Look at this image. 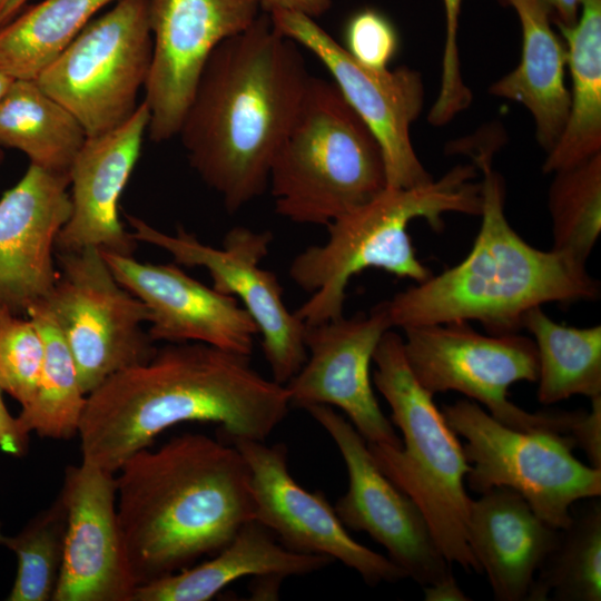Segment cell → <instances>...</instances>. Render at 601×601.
Listing matches in <instances>:
<instances>
[{"mask_svg":"<svg viewBox=\"0 0 601 601\" xmlns=\"http://www.w3.org/2000/svg\"><path fill=\"white\" fill-rule=\"evenodd\" d=\"M290 407L285 385L249 355L199 342L167 343L147 363L115 373L87 395L78 436L82 460L116 473L164 431L219 424L228 440L265 441Z\"/></svg>","mask_w":601,"mask_h":601,"instance_id":"6da1fadb","label":"cell"},{"mask_svg":"<svg viewBox=\"0 0 601 601\" xmlns=\"http://www.w3.org/2000/svg\"><path fill=\"white\" fill-rule=\"evenodd\" d=\"M309 75L267 13L209 56L178 134L190 166L233 214L268 188Z\"/></svg>","mask_w":601,"mask_h":601,"instance_id":"7a4b0ae2","label":"cell"},{"mask_svg":"<svg viewBox=\"0 0 601 601\" xmlns=\"http://www.w3.org/2000/svg\"><path fill=\"white\" fill-rule=\"evenodd\" d=\"M117 472L118 521L137 587L217 553L255 520L250 472L233 443L184 433L136 452Z\"/></svg>","mask_w":601,"mask_h":601,"instance_id":"3957f363","label":"cell"},{"mask_svg":"<svg viewBox=\"0 0 601 601\" xmlns=\"http://www.w3.org/2000/svg\"><path fill=\"white\" fill-rule=\"evenodd\" d=\"M493 156L483 150L471 157L483 175L481 225L471 250L459 264L385 300L393 327L477 322L489 334H513L534 307L599 298L600 284L587 265L539 249L513 229Z\"/></svg>","mask_w":601,"mask_h":601,"instance_id":"277c9868","label":"cell"},{"mask_svg":"<svg viewBox=\"0 0 601 601\" xmlns=\"http://www.w3.org/2000/svg\"><path fill=\"white\" fill-rule=\"evenodd\" d=\"M473 164L456 165L437 180L408 187H386L368 203L327 225L328 238L308 246L290 263L288 275L309 298L296 311L306 325L344 316L351 278L368 268L382 269L415 284L433 273L417 257L407 227L424 218L434 230L444 226L443 215L479 216L481 183Z\"/></svg>","mask_w":601,"mask_h":601,"instance_id":"5b68a950","label":"cell"},{"mask_svg":"<svg viewBox=\"0 0 601 601\" xmlns=\"http://www.w3.org/2000/svg\"><path fill=\"white\" fill-rule=\"evenodd\" d=\"M373 383L392 411L402 445L367 443L378 469L422 511L433 538L450 563L482 573L466 539L471 497L465 490L470 464L457 435L414 377L403 337L388 329L374 356Z\"/></svg>","mask_w":601,"mask_h":601,"instance_id":"8992f818","label":"cell"},{"mask_svg":"<svg viewBox=\"0 0 601 601\" xmlns=\"http://www.w3.org/2000/svg\"><path fill=\"white\" fill-rule=\"evenodd\" d=\"M268 187L278 215L324 226L387 187L377 139L334 82L309 77Z\"/></svg>","mask_w":601,"mask_h":601,"instance_id":"52a82bcc","label":"cell"},{"mask_svg":"<svg viewBox=\"0 0 601 601\" xmlns=\"http://www.w3.org/2000/svg\"><path fill=\"white\" fill-rule=\"evenodd\" d=\"M441 411L465 440L462 447L470 464L465 481L471 491L511 489L555 529L570 523L574 503L601 495V469L573 455L575 444L570 436L509 427L469 398L443 405Z\"/></svg>","mask_w":601,"mask_h":601,"instance_id":"ba28073f","label":"cell"},{"mask_svg":"<svg viewBox=\"0 0 601 601\" xmlns=\"http://www.w3.org/2000/svg\"><path fill=\"white\" fill-rule=\"evenodd\" d=\"M403 347L420 385L433 396L454 391L482 404L502 424L521 431H543L571 436L584 411L528 412L509 397L518 382L535 383L539 358L531 337L484 335L469 323L407 327Z\"/></svg>","mask_w":601,"mask_h":601,"instance_id":"9c48e42d","label":"cell"},{"mask_svg":"<svg viewBox=\"0 0 601 601\" xmlns=\"http://www.w3.org/2000/svg\"><path fill=\"white\" fill-rule=\"evenodd\" d=\"M151 58L149 0H117L35 81L77 118L87 137H93L117 128L135 112Z\"/></svg>","mask_w":601,"mask_h":601,"instance_id":"30bf717a","label":"cell"},{"mask_svg":"<svg viewBox=\"0 0 601 601\" xmlns=\"http://www.w3.org/2000/svg\"><path fill=\"white\" fill-rule=\"evenodd\" d=\"M53 288L42 303L50 312L88 395L117 372L147 363L157 347L142 325L147 306L114 276L101 250L56 252Z\"/></svg>","mask_w":601,"mask_h":601,"instance_id":"8fae6325","label":"cell"},{"mask_svg":"<svg viewBox=\"0 0 601 601\" xmlns=\"http://www.w3.org/2000/svg\"><path fill=\"white\" fill-rule=\"evenodd\" d=\"M136 242L168 252L176 264L208 270L213 288L235 297L255 323L273 380L285 385L303 366L306 325L290 312L277 276L260 267L273 236L245 227L230 229L221 248L197 239L183 227L175 235L156 229L139 217L125 214Z\"/></svg>","mask_w":601,"mask_h":601,"instance_id":"7c38bea8","label":"cell"},{"mask_svg":"<svg viewBox=\"0 0 601 601\" xmlns=\"http://www.w3.org/2000/svg\"><path fill=\"white\" fill-rule=\"evenodd\" d=\"M268 16L282 35L325 66L346 102L373 132L383 152L387 187L408 188L433 180L411 140V126L423 108L421 75L408 67L376 70L363 66L304 14L275 11Z\"/></svg>","mask_w":601,"mask_h":601,"instance_id":"4fadbf2b","label":"cell"},{"mask_svg":"<svg viewBox=\"0 0 601 601\" xmlns=\"http://www.w3.org/2000/svg\"><path fill=\"white\" fill-rule=\"evenodd\" d=\"M306 411L329 434L347 470V491L334 506L344 526L367 533L422 588L453 579L422 511L378 469L353 424L328 405Z\"/></svg>","mask_w":601,"mask_h":601,"instance_id":"5bb4252c","label":"cell"},{"mask_svg":"<svg viewBox=\"0 0 601 601\" xmlns=\"http://www.w3.org/2000/svg\"><path fill=\"white\" fill-rule=\"evenodd\" d=\"M258 0H149L152 58L145 83L149 137L178 134L211 52L260 14Z\"/></svg>","mask_w":601,"mask_h":601,"instance_id":"9a60e30c","label":"cell"},{"mask_svg":"<svg viewBox=\"0 0 601 601\" xmlns=\"http://www.w3.org/2000/svg\"><path fill=\"white\" fill-rule=\"evenodd\" d=\"M244 456L255 501V521L290 551L339 561L372 587L406 579L388 558L355 541L321 491L309 492L290 475L284 444L230 440Z\"/></svg>","mask_w":601,"mask_h":601,"instance_id":"2e32d148","label":"cell"},{"mask_svg":"<svg viewBox=\"0 0 601 601\" xmlns=\"http://www.w3.org/2000/svg\"><path fill=\"white\" fill-rule=\"evenodd\" d=\"M392 327L385 300L367 314L306 326V361L285 384L290 406L338 407L367 443L400 447L402 440L383 414L371 377L375 349Z\"/></svg>","mask_w":601,"mask_h":601,"instance_id":"e0dca14e","label":"cell"},{"mask_svg":"<svg viewBox=\"0 0 601 601\" xmlns=\"http://www.w3.org/2000/svg\"><path fill=\"white\" fill-rule=\"evenodd\" d=\"M60 579L52 601H132V578L117 514L115 473L85 460L66 469Z\"/></svg>","mask_w":601,"mask_h":601,"instance_id":"ac0fdd59","label":"cell"},{"mask_svg":"<svg viewBox=\"0 0 601 601\" xmlns=\"http://www.w3.org/2000/svg\"><path fill=\"white\" fill-rule=\"evenodd\" d=\"M69 175L30 164L0 198V311L27 316L56 283V240L71 214Z\"/></svg>","mask_w":601,"mask_h":601,"instance_id":"d6986e66","label":"cell"},{"mask_svg":"<svg viewBox=\"0 0 601 601\" xmlns=\"http://www.w3.org/2000/svg\"><path fill=\"white\" fill-rule=\"evenodd\" d=\"M117 280L147 306L154 342H199L249 355L257 327L238 300L188 276L175 264H151L104 252Z\"/></svg>","mask_w":601,"mask_h":601,"instance_id":"ffe728a7","label":"cell"},{"mask_svg":"<svg viewBox=\"0 0 601 601\" xmlns=\"http://www.w3.org/2000/svg\"><path fill=\"white\" fill-rule=\"evenodd\" d=\"M149 121L150 111L144 100L117 128L87 137L69 171L71 214L57 237L56 252L96 247L132 256L137 242L120 220L119 201Z\"/></svg>","mask_w":601,"mask_h":601,"instance_id":"44dd1931","label":"cell"},{"mask_svg":"<svg viewBox=\"0 0 601 601\" xmlns=\"http://www.w3.org/2000/svg\"><path fill=\"white\" fill-rule=\"evenodd\" d=\"M559 534L560 529L541 519L511 489L493 487L471 500L467 544L486 573L496 601H526Z\"/></svg>","mask_w":601,"mask_h":601,"instance_id":"7402d4cb","label":"cell"},{"mask_svg":"<svg viewBox=\"0 0 601 601\" xmlns=\"http://www.w3.org/2000/svg\"><path fill=\"white\" fill-rule=\"evenodd\" d=\"M522 29V51L518 66L490 87L493 96L523 105L532 115L535 137L549 152L568 119L570 91L565 83L568 49L552 30L543 0H509Z\"/></svg>","mask_w":601,"mask_h":601,"instance_id":"603a6c76","label":"cell"},{"mask_svg":"<svg viewBox=\"0 0 601 601\" xmlns=\"http://www.w3.org/2000/svg\"><path fill=\"white\" fill-rule=\"evenodd\" d=\"M331 562L326 556L288 550L253 520L210 560L137 587L132 601H208L245 577L285 579L318 571Z\"/></svg>","mask_w":601,"mask_h":601,"instance_id":"cb8c5ba5","label":"cell"},{"mask_svg":"<svg viewBox=\"0 0 601 601\" xmlns=\"http://www.w3.org/2000/svg\"><path fill=\"white\" fill-rule=\"evenodd\" d=\"M568 49L570 108L544 174H553L601 152V0H583L578 22L558 28Z\"/></svg>","mask_w":601,"mask_h":601,"instance_id":"d4e9b609","label":"cell"},{"mask_svg":"<svg viewBox=\"0 0 601 601\" xmlns=\"http://www.w3.org/2000/svg\"><path fill=\"white\" fill-rule=\"evenodd\" d=\"M86 139L77 118L35 80L14 79L0 100V146L22 151L32 165L69 175Z\"/></svg>","mask_w":601,"mask_h":601,"instance_id":"484cf974","label":"cell"},{"mask_svg":"<svg viewBox=\"0 0 601 601\" xmlns=\"http://www.w3.org/2000/svg\"><path fill=\"white\" fill-rule=\"evenodd\" d=\"M522 327L531 335L539 358L538 400L544 405L574 395L601 396V326H566L542 306L525 313Z\"/></svg>","mask_w":601,"mask_h":601,"instance_id":"4316f807","label":"cell"},{"mask_svg":"<svg viewBox=\"0 0 601 601\" xmlns=\"http://www.w3.org/2000/svg\"><path fill=\"white\" fill-rule=\"evenodd\" d=\"M27 316L43 341V362L35 395L16 417L29 436L68 440L78 435L87 395L82 392L75 361L48 308L38 303Z\"/></svg>","mask_w":601,"mask_h":601,"instance_id":"83f0119b","label":"cell"},{"mask_svg":"<svg viewBox=\"0 0 601 601\" xmlns=\"http://www.w3.org/2000/svg\"><path fill=\"white\" fill-rule=\"evenodd\" d=\"M117 0H43L0 28V72L37 76L107 4Z\"/></svg>","mask_w":601,"mask_h":601,"instance_id":"f1b7e54d","label":"cell"},{"mask_svg":"<svg viewBox=\"0 0 601 601\" xmlns=\"http://www.w3.org/2000/svg\"><path fill=\"white\" fill-rule=\"evenodd\" d=\"M536 572L526 601L601 600V501L581 500Z\"/></svg>","mask_w":601,"mask_h":601,"instance_id":"f546056e","label":"cell"},{"mask_svg":"<svg viewBox=\"0 0 601 601\" xmlns=\"http://www.w3.org/2000/svg\"><path fill=\"white\" fill-rule=\"evenodd\" d=\"M553 175L548 195L551 249L587 265L601 234V152Z\"/></svg>","mask_w":601,"mask_h":601,"instance_id":"4dcf8cb0","label":"cell"},{"mask_svg":"<svg viewBox=\"0 0 601 601\" xmlns=\"http://www.w3.org/2000/svg\"><path fill=\"white\" fill-rule=\"evenodd\" d=\"M67 532V506L59 493L16 535L0 544L17 556V574L7 601H52L60 579Z\"/></svg>","mask_w":601,"mask_h":601,"instance_id":"1f68e13d","label":"cell"},{"mask_svg":"<svg viewBox=\"0 0 601 601\" xmlns=\"http://www.w3.org/2000/svg\"><path fill=\"white\" fill-rule=\"evenodd\" d=\"M43 352L42 336L31 318L0 311V387L21 407L35 395Z\"/></svg>","mask_w":601,"mask_h":601,"instance_id":"d6a6232c","label":"cell"},{"mask_svg":"<svg viewBox=\"0 0 601 601\" xmlns=\"http://www.w3.org/2000/svg\"><path fill=\"white\" fill-rule=\"evenodd\" d=\"M445 10V43L442 59V77L439 96L433 104L427 120L434 126L450 122L466 109L472 93L461 73L457 27L462 0H443Z\"/></svg>","mask_w":601,"mask_h":601,"instance_id":"836d02e7","label":"cell"},{"mask_svg":"<svg viewBox=\"0 0 601 601\" xmlns=\"http://www.w3.org/2000/svg\"><path fill=\"white\" fill-rule=\"evenodd\" d=\"M345 50L371 69H387L398 49V36L393 23L375 9L354 13L345 27Z\"/></svg>","mask_w":601,"mask_h":601,"instance_id":"e575fe53","label":"cell"},{"mask_svg":"<svg viewBox=\"0 0 601 601\" xmlns=\"http://www.w3.org/2000/svg\"><path fill=\"white\" fill-rule=\"evenodd\" d=\"M571 439L585 452L590 465L601 469V396L591 400V410L584 412Z\"/></svg>","mask_w":601,"mask_h":601,"instance_id":"d590c367","label":"cell"},{"mask_svg":"<svg viewBox=\"0 0 601 601\" xmlns=\"http://www.w3.org/2000/svg\"><path fill=\"white\" fill-rule=\"evenodd\" d=\"M27 447L28 435L20 430L17 418L9 413L0 387V450L13 456H22Z\"/></svg>","mask_w":601,"mask_h":601,"instance_id":"8d00e7d4","label":"cell"},{"mask_svg":"<svg viewBox=\"0 0 601 601\" xmlns=\"http://www.w3.org/2000/svg\"><path fill=\"white\" fill-rule=\"evenodd\" d=\"M260 10L270 14L275 11H290L315 19L331 7V0H258Z\"/></svg>","mask_w":601,"mask_h":601,"instance_id":"74e56055","label":"cell"},{"mask_svg":"<svg viewBox=\"0 0 601 601\" xmlns=\"http://www.w3.org/2000/svg\"><path fill=\"white\" fill-rule=\"evenodd\" d=\"M549 8L551 21L558 28L573 27L580 17L583 0H543Z\"/></svg>","mask_w":601,"mask_h":601,"instance_id":"f35d334b","label":"cell"},{"mask_svg":"<svg viewBox=\"0 0 601 601\" xmlns=\"http://www.w3.org/2000/svg\"><path fill=\"white\" fill-rule=\"evenodd\" d=\"M423 590L425 593V600L427 601L470 600V598H466L464 592L457 585L455 578L435 585L423 588Z\"/></svg>","mask_w":601,"mask_h":601,"instance_id":"ab89813d","label":"cell"},{"mask_svg":"<svg viewBox=\"0 0 601 601\" xmlns=\"http://www.w3.org/2000/svg\"><path fill=\"white\" fill-rule=\"evenodd\" d=\"M28 0H0V28L17 17Z\"/></svg>","mask_w":601,"mask_h":601,"instance_id":"60d3db41","label":"cell"},{"mask_svg":"<svg viewBox=\"0 0 601 601\" xmlns=\"http://www.w3.org/2000/svg\"><path fill=\"white\" fill-rule=\"evenodd\" d=\"M13 80L14 79H12L11 77L0 72V100L8 91Z\"/></svg>","mask_w":601,"mask_h":601,"instance_id":"b9f144b4","label":"cell"},{"mask_svg":"<svg viewBox=\"0 0 601 601\" xmlns=\"http://www.w3.org/2000/svg\"><path fill=\"white\" fill-rule=\"evenodd\" d=\"M3 533H2V530H1V523H0V539L2 538Z\"/></svg>","mask_w":601,"mask_h":601,"instance_id":"7bdbcfd3","label":"cell"},{"mask_svg":"<svg viewBox=\"0 0 601 601\" xmlns=\"http://www.w3.org/2000/svg\"><path fill=\"white\" fill-rule=\"evenodd\" d=\"M502 2L509 3V0H501Z\"/></svg>","mask_w":601,"mask_h":601,"instance_id":"ee69618b","label":"cell"},{"mask_svg":"<svg viewBox=\"0 0 601 601\" xmlns=\"http://www.w3.org/2000/svg\"><path fill=\"white\" fill-rule=\"evenodd\" d=\"M1 159H2V152H1V150H0V161H1Z\"/></svg>","mask_w":601,"mask_h":601,"instance_id":"f6af8a7d","label":"cell"}]
</instances>
